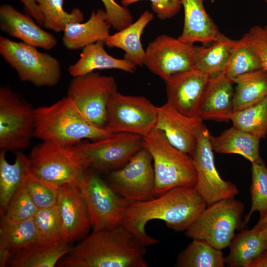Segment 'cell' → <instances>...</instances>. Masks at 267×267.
Segmentation results:
<instances>
[{
	"mask_svg": "<svg viewBox=\"0 0 267 267\" xmlns=\"http://www.w3.org/2000/svg\"><path fill=\"white\" fill-rule=\"evenodd\" d=\"M27 14L33 18L40 26L43 25V17L35 0H20Z\"/></svg>",
	"mask_w": 267,
	"mask_h": 267,
	"instance_id": "43",
	"label": "cell"
},
{
	"mask_svg": "<svg viewBox=\"0 0 267 267\" xmlns=\"http://www.w3.org/2000/svg\"><path fill=\"white\" fill-rule=\"evenodd\" d=\"M229 247L228 255L225 258V264L230 267H249L252 262L267 249V242L254 226L235 235Z\"/></svg>",
	"mask_w": 267,
	"mask_h": 267,
	"instance_id": "28",
	"label": "cell"
},
{
	"mask_svg": "<svg viewBox=\"0 0 267 267\" xmlns=\"http://www.w3.org/2000/svg\"><path fill=\"white\" fill-rule=\"evenodd\" d=\"M203 121L199 116L185 115L166 102L158 107L155 128L173 145L191 156L205 126Z\"/></svg>",
	"mask_w": 267,
	"mask_h": 267,
	"instance_id": "16",
	"label": "cell"
},
{
	"mask_svg": "<svg viewBox=\"0 0 267 267\" xmlns=\"http://www.w3.org/2000/svg\"><path fill=\"white\" fill-rule=\"evenodd\" d=\"M7 151H0V212L2 215L17 190L24 183L29 170L28 157L23 153H17L13 163L6 159Z\"/></svg>",
	"mask_w": 267,
	"mask_h": 267,
	"instance_id": "30",
	"label": "cell"
},
{
	"mask_svg": "<svg viewBox=\"0 0 267 267\" xmlns=\"http://www.w3.org/2000/svg\"><path fill=\"white\" fill-rule=\"evenodd\" d=\"M24 183L39 209L49 207L57 204L60 186L36 176L30 169Z\"/></svg>",
	"mask_w": 267,
	"mask_h": 267,
	"instance_id": "38",
	"label": "cell"
},
{
	"mask_svg": "<svg viewBox=\"0 0 267 267\" xmlns=\"http://www.w3.org/2000/svg\"><path fill=\"white\" fill-rule=\"evenodd\" d=\"M241 39L254 49L259 57L263 69L267 72V34L264 28L254 26Z\"/></svg>",
	"mask_w": 267,
	"mask_h": 267,
	"instance_id": "40",
	"label": "cell"
},
{
	"mask_svg": "<svg viewBox=\"0 0 267 267\" xmlns=\"http://www.w3.org/2000/svg\"><path fill=\"white\" fill-rule=\"evenodd\" d=\"M158 106L142 96L116 91L107 106L105 129L110 134L129 133L144 137L155 127Z\"/></svg>",
	"mask_w": 267,
	"mask_h": 267,
	"instance_id": "10",
	"label": "cell"
},
{
	"mask_svg": "<svg viewBox=\"0 0 267 267\" xmlns=\"http://www.w3.org/2000/svg\"><path fill=\"white\" fill-rule=\"evenodd\" d=\"M0 28L8 36L36 47L50 50L57 44L52 34L42 29L29 15L21 13L9 4L0 7Z\"/></svg>",
	"mask_w": 267,
	"mask_h": 267,
	"instance_id": "19",
	"label": "cell"
},
{
	"mask_svg": "<svg viewBox=\"0 0 267 267\" xmlns=\"http://www.w3.org/2000/svg\"><path fill=\"white\" fill-rule=\"evenodd\" d=\"M260 139L232 127L217 136L211 135L210 137L213 149L216 152L239 154L252 163L262 159L259 153Z\"/></svg>",
	"mask_w": 267,
	"mask_h": 267,
	"instance_id": "27",
	"label": "cell"
},
{
	"mask_svg": "<svg viewBox=\"0 0 267 267\" xmlns=\"http://www.w3.org/2000/svg\"><path fill=\"white\" fill-rule=\"evenodd\" d=\"M39 209L23 183L12 196L1 218L10 221H24L33 218Z\"/></svg>",
	"mask_w": 267,
	"mask_h": 267,
	"instance_id": "39",
	"label": "cell"
},
{
	"mask_svg": "<svg viewBox=\"0 0 267 267\" xmlns=\"http://www.w3.org/2000/svg\"><path fill=\"white\" fill-rule=\"evenodd\" d=\"M266 3H267V0H265Z\"/></svg>",
	"mask_w": 267,
	"mask_h": 267,
	"instance_id": "47",
	"label": "cell"
},
{
	"mask_svg": "<svg viewBox=\"0 0 267 267\" xmlns=\"http://www.w3.org/2000/svg\"><path fill=\"white\" fill-rule=\"evenodd\" d=\"M77 186L93 231L122 224L127 209L132 202L118 194L94 170L89 168Z\"/></svg>",
	"mask_w": 267,
	"mask_h": 267,
	"instance_id": "8",
	"label": "cell"
},
{
	"mask_svg": "<svg viewBox=\"0 0 267 267\" xmlns=\"http://www.w3.org/2000/svg\"><path fill=\"white\" fill-rule=\"evenodd\" d=\"M211 78L192 70L165 81L167 102L185 115L199 116L200 105Z\"/></svg>",
	"mask_w": 267,
	"mask_h": 267,
	"instance_id": "17",
	"label": "cell"
},
{
	"mask_svg": "<svg viewBox=\"0 0 267 267\" xmlns=\"http://www.w3.org/2000/svg\"><path fill=\"white\" fill-rule=\"evenodd\" d=\"M232 127L258 136H267V96L259 103L241 110L233 111Z\"/></svg>",
	"mask_w": 267,
	"mask_h": 267,
	"instance_id": "33",
	"label": "cell"
},
{
	"mask_svg": "<svg viewBox=\"0 0 267 267\" xmlns=\"http://www.w3.org/2000/svg\"><path fill=\"white\" fill-rule=\"evenodd\" d=\"M207 206L195 186L178 187L152 199L131 203L122 224L148 246L159 242L147 234L148 222L160 220L176 231H185Z\"/></svg>",
	"mask_w": 267,
	"mask_h": 267,
	"instance_id": "1",
	"label": "cell"
},
{
	"mask_svg": "<svg viewBox=\"0 0 267 267\" xmlns=\"http://www.w3.org/2000/svg\"><path fill=\"white\" fill-rule=\"evenodd\" d=\"M35 109L8 86L0 88V148L18 151L35 137Z\"/></svg>",
	"mask_w": 267,
	"mask_h": 267,
	"instance_id": "9",
	"label": "cell"
},
{
	"mask_svg": "<svg viewBox=\"0 0 267 267\" xmlns=\"http://www.w3.org/2000/svg\"><path fill=\"white\" fill-rule=\"evenodd\" d=\"M43 17V25L55 32H63L69 23L81 22L84 15L79 8L68 13L63 8L64 0H35Z\"/></svg>",
	"mask_w": 267,
	"mask_h": 267,
	"instance_id": "34",
	"label": "cell"
},
{
	"mask_svg": "<svg viewBox=\"0 0 267 267\" xmlns=\"http://www.w3.org/2000/svg\"><path fill=\"white\" fill-rule=\"evenodd\" d=\"M108 21L111 26L119 31L133 22V17L127 7L120 5L115 0H101Z\"/></svg>",
	"mask_w": 267,
	"mask_h": 267,
	"instance_id": "41",
	"label": "cell"
},
{
	"mask_svg": "<svg viewBox=\"0 0 267 267\" xmlns=\"http://www.w3.org/2000/svg\"><path fill=\"white\" fill-rule=\"evenodd\" d=\"M251 173V205L243 221L244 226L255 212H258L260 217L267 212V168L262 159L252 163Z\"/></svg>",
	"mask_w": 267,
	"mask_h": 267,
	"instance_id": "36",
	"label": "cell"
},
{
	"mask_svg": "<svg viewBox=\"0 0 267 267\" xmlns=\"http://www.w3.org/2000/svg\"><path fill=\"white\" fill-rule=\"evenodd\" d=\"M34 220L39 244H51L62 240V220L57 204L39 209Z\"/></svg>",
	"mask_w": 267,
	"mask_h": 267,
	"instance_id": "35",
	"label": "cell"
},
{
	"mask_svg": "<svg viewBox=\"0 0 267 267\" xmlns=\"http://www.w3.org/2000/svg\"><path fill=\"white\" fill-rule=\"evenodd\" d=\"M254 226L260 232L267 242V212L260 217Z\"/></svg>",
	"mask_w": 267,
	"mask_h": 267,
	"instance_id": "44",
	"label": "cell"
},
{
	"mask_svg": "<svg viewBox=\"0 0 267 267\" xmlns=\"http://www.w3.org/2000/svg\"><path fill=\"white\" fill-rule=\"evenodd\" d=\"M73 246L63 240L47 244H37L12 257L7 265L12 267H53Z\"/></svg>",
	"mask_w": 267,
	"mask_h": 267,
	"instance_id": "29",
	"label": "cell"
},
{
	"mask_svg": "<svg viewBox=\"0 0 267 267\" xmlns=\"http://www.w3.org/2000/svg\"><path fill=\"white\" fill-rule=\"evenodd\" d=\"M210 137L205 126L191 156L197 174L195 188L208 205L222 199L234 198L239 193L236 185L220 176L215 164Z\"/></svg>",
	"mask_w": 267,
	"mask_h": 267,
	"instance_id": "15",
	"label": "cell"
},
{
	"mask_svg": "<svg viewBox=\"0 0 267 267\" xmlns=\"http://www.w3.org/2000/svg\"><path fill=\"white\" fill-rule=\"evenodd\" d=\"M28 157L33 174L59 186L77 185L89 168L88 161L75 145L42 141L32 149Z\"/></svg>",
	"mask_w": 267,
	"mask_h": 267,
	"instance_id": "5",
	"label": "cell"
},
{
	"mask_svg": "<svg viewBox=\"0 0 267 267\" xmlns=\"http://www.w3.org/2000/svg\"><path fill=\"white\" fill-rule=\"evenodd\" d=\"M75 145L88 161L90 168L107 173L125 166L143 147V138L136 134L118 133Z\"/></svg>",
	"mask_w": 267,
	"mask_h": 267,
	"instance_id": "12",
	"label": "cell"
},
{
	"mask_svg": "<svg viewBox=\"0 0 267 267\" xmlns=\"http://www.w3.org/2000/svg\"><path fill=\"white\" fill-rule=\"evenodd\" d=\"M39 244L34 218L21 221L1 218L0 225V267L6 266L13 256Z\"/></svg>",
	"mask_w": 267,
	"mask_h": 267,
	"instance_id": "22",
	"label": "cell"
},
{
	"mask_svg": "<svg viewBox=\"0 0 267 267\" xmlns=\"http://www.w3.org/2000/svg\"><path fill=\"white\" fill-rule=\"evenodd\" d=\"M143 138L152 158L154 197L178 187L195 186L197 174L190 155L173 145L155 127Z\"/></svg>",
	"mask_w": 267,
	"mask_h": 267,
	"instance_id": "4",
	"label": "cell"
},
{
	"mask_svg": "<svg viewBox=\"0 0 267 267\" xmlns=\"http://www.w3.org/2000/svg\"><path fill=\"white\" fill-rule=\"evenodd\" d=\"M249 267H267V249L252 262Z\"/></svg>",
	"mask_w": 267,
	"mask_h": 267,
	"instance_id": "45",
	"label": "cell"
},
{
	"mask_svg": "<svg viewBox=\"0 0 267 267\" xmlns=\"http://www.w3.org/2000/svg\"><path fill=\"white\" fill-rule=\"evenodd\" d=\"M141 0H121L123 6L128 5ZM151 7L158 18L162 20L172 18L179 11L181 6V0H149Z\"/></svg>",
	"mask_w": 267,
	"mask_h": 267,
	"instance_id": "42",
	"label": "cell"
},
{
	"mask_svg": "<svg viewBox=\"0 0 267 267\" xmlns=\"http://www.w3.org/2000/svg\"><path fill=\"white\" fill-rule=\"evenodd\" d=\"M147 246L122 224L92 231L63 257L61 267H147Z\"/></svg>",
	"mask_w": 267,
	"mask_h": 267,
	"instance_id": "2",
	"label": "cell"
},
{
	"mask_svg": "<svg viewBox=\"0 0 267 267\" xmlns=\"http://www.w3.org/2000/svg\"><path fill=\"white\" fill-rule=\"evenodd\" d=\"M116 91L117 85L113 77L93 72L73 77L67 95L88 121L98 128L105 129L108 104Z\"/></svg>",
	"mask_w": 267,
	"mask_h": 267,
	"instance_id": "11",
	"label": "cell"
},
{
	"mask_svg": "<svg viewBox=\"0 0 267 267\" xmlns=\"http://www.w3.org/2000/svg\"><path fill=\"white\" fill-rule=\"evenodd\" d=\"M204 0H181L184 10L182 32L178 37L180 41L194 44L199 42L204 46L217 41L222 33L207 13Z\"/></svg>",
	"mask_w": 267,
	"mask_h": 267,
	"instance_id": "20",
	"label": "cell"
},
{
	"mask_svg": "<svg viewBox=\"0 0 267 267\" xmlns=\"http://www.w3.org/2000/svg\"><path fill=\"white\" fill-rule=\"evenodd\" d=\"M111 27L104 10H94L85 22L67 25L62 39L63 45L69 50H76L99 41L105 42Z\"/></svg>",
	"mask_w": 267,
	"mask_h": 267,
	"instance_id": "23",
	"label": "cell"
},
{
	"mask_svg": "<svg viewBox=\"0 0 267 267\" xmlns=\"http://www.w3.org/2000/svg\"><path fill=\"white\" fill-rule=\"evenodd\" d=\"M111 134L88 121L67 95L35 109V137L42 141L73 146L84 139L95 141Z\"/></svg>",
	"mask_w": 267,
	"mask_h": 267,
	"instance_id": "3",
	"label": "cell"
},
{
	"mask_svg": "<svg viewBox=\"0 0 267 267\" xmlns=\"http://www.w3.org/2000/svg\"><path fill=\"white\" fill-rule=\"evenodd\" d=\"M264 28L266 33L267 34V25H266Z\"/></svg>",
	"mask_w": 267,
	"mask_h": 267,
	"instance_id": "46",
	"label": "cell"
},
{
	"mask_svg": "<svg viewBox=\"0 0 267 267\" xmlns=\"http://www.w3.org/2000/svg\"><path fill=\"white\" fill-rule=\"evenodd\" d=\"M225 265L221 250L199 239H193L178 254L176 263L179 267H223Z\"/></svg>",
	"mask_w": 267,
	"mask_h": 267,
	"instance_id": "32",
	"label": "cell"
},
{
	"mask_svg": "<svg viewBox=\"0 0 267 267\" xmlns=\"http://www.w3.org/2000/svg\"><path fill=\"white\" fill-rule=\"evenodd\" d=\"M236 84L233 111L253 106L267 96V72L264 69L240 76L233 80Z\"/></svg>",
	"mask_w": 267,
	"mask_h": 267,
	"instance_id": "31",
	"label": "cell"
},
{
	"mask_svg": "<svg viewBox=\"0 0 267 267\" xmlns=\"http://www.w3.org/2000/svg\"><path fill=\"white\" fill-rule=\"evenodd\" d=\"M152 158L144 147L123 167L107 173L108 183L120 196L131 202L154 198Z\"/></svg>",
	"mask_w": 267,
	"mask_h": 267,
	"instance_id": "13",
	"label": "cell"
},
{
	"mask_svg": "<svg viewBox=\"0 0 267 267\" xmlns=\"http://www.w3.org/2000/svg\"><path fill=\"white\" fill-rule=\"evenodd\" d=\"M62 224V240L71 243L82 240L91 228L85 201L77 185L60 186L57 198Z\"/></svg>",
	"mask_w": 267,
	"mask_h": 267,
	"instance_id": "18",
	"label": "cell"
},
{
	"mask_svg": "<svg viewBox=\"0 0 267 267\" xmlns=\"http://www.w3.org/2000/svg\"><path fill=\"white\" fill-rule=\"evenodd\" d=\"M244 204L234 198L224 199L208 205L185 231L192 239L204 241L219 249L229 247L235 230L243 227Z\"/></svg>",
	"mask_w": 267,
	"mask_h": 267,
	"instance_id": "6",
	"label": "cell"
},
{
	"mask_svg": "<svg viewBox=\"0 0 267 267\" xmlns=\"http://www.w3.org/2000/svg\"><path fill=\"white\" fill-rule=\"evenodd\" d=\"M195 47L178 38L160 35L145 49L143 65L166 81L193 70Z\"/></svg>",
	"mask_w": 267,
	"mask_h": 267,
	"instance_id": "14",
	"label": "cell"
},
{
	"mask_svg": "<svg viewBox=\"0 0 267 267\" xmlns=\"http://www.w3.org/2000/svg\"><path fill=\"white\" fill-rule=\"evenodd\" d=\"M238 43L222 34L208 47L196 46L193 70L210 77L224 72Z\"/></svg>",
	"mask_w": 267,
	"mask_h": 267,
	"instance_id": "26",
	"label": "cell"
},
{
	"mask_svg": "<svg viewBox=\"0 0 267 267\" xmlns=\"http://www.w3.org/2000/svg\"><path fill=\"white\" fill-rule=\"evenodd\" d=\"M152 12H143L138 19L117 32L109 35L105 44L109 47L123 50L124 58L136 66H142L145 55L141 41V36L147 25L154 19Z\"/></svg>",
	"mask_w": 267,
	"mask_h": 267,
	"instance_id": "25",
	"label": "cell"
},
{
	"mask_svg": "<svg viewBox=\"0 0 267 267\" xmlns=\"http://www.w3.org/2000/svg\"><path fill=\"white\" fill-rule=\"evenodd\" d=\"M263 69L254 49L241 39L234 48L224 71L232 81L244 74Z\"/></svg>",
	"mask_w": 267,
	"mask_h": 267,
	"instance_id": "37",
	"label": "cell"
},
{
	"mask_svg": "<svg viewBox=\"0 0 267 267\" xmlns=\"http://www.w3.org/2000/svg\"><path fill=\"white\" fill-rule=\"evenodd\" d=\"M234 84L224 72L211 77L199 111L203 120L228 121L233 112Z\"/></svg>",
	"mask_w": 267,
	"mask_h": 267,
	"instance_id": "21",
	"label": "cell"
},
{
	"mask_svg": "<svg viewBox=\"0 0 267 267\" xmlns=\"http://www.w3.org/2000/svg\"><path fill=\"white\" fill-rule=\"evenodd\" d=\"M0 54L23 82L37 87H53L61 76L60 62L47 53L23 42L0 36Z\"/></svg>",
	"mask_w": 267,
	"mask_h": 267,
	"instance_id": "7",
	"label": "cell"
},
{
	"mask_svg": "<svg viewBox=\"0 0 267 267\" xmlns=\"http://www.w3.org/2000/svg\"><path fill=\"white\" fill-rule=\"evenodd\" d=\"M104 41H99L82 49L79 59L68 68L73 77L85 75L96 70L119 69L133 73L136 66L126 59L115 58L104 48Z\"/></svg>",
	"mask_w": 267,
	"mask_h": 267,
	"instance_id": "24",
	"label": "cell"
}]
</instances>
